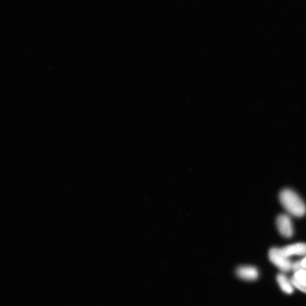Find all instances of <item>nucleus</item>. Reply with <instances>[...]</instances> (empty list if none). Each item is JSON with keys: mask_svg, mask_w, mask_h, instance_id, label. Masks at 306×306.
Segmentation results:
<instances>
[{"mask_svg": "<svg viewBox=\"0 0 306 306\" xmlns=\"http://www.w3.org/2000/svg\"><path fill=\"white\" fill-rule=\"evenodd\" d=\"M280 200L284 208L294 216H303L306 208L303 201L293 190L285 189L280 194Z\"/></svg>", "mask_w": 306, "mask_h": 306, "instance_id": "obj_1", "label": "nucleus"}, {"mask_svg": "<svg viewBox=\"0 0 306 306\" xmlns=\"http://www.w3.org/2000/svg\"><path fill=\"white\" fill-rule=\"evenodd\" d=\"M269 258L271 262L284 272H288L292 270V263L289 258L285 257L278 248H271L269 253Z\"/></svg>", "mask_w": 306, "mask_h": 306, "instance_id": "obj_2", "label": "nucleus"}, {"mask_svg": "<svg viewBox=\"0 0 306 306\" xmlns=\"http://www.w3.org/2000/svg\"><path fill=\"white\" fill-rule=\"evenodd\" d=\"M276 224L279 232L286 238H290L293 234V228L290 218L287 214L279 215Z\"/></svg>", "mask_w": 306, "mask_h": 306, "instance_id": "obj_3", "label": "nucleus"}, {"mask_svg": "<svg viewBox=\"0 0 306 306\" xmlns=\"http://www.w3.org/2000/svg\"><path fill=\"white\" fill-rule=\"evenodd\" d=\"M283 255L288 258L293 255L306 256V244L295 243L281 248Z\"/></svg>", "mask_w": 306, "mask_h": 306, "instance_id": "obj_4", "label": "nucleus"}, {"mask_svg": "<svg viewBox=\"0 0 306 306\" xmlns=\"http://www.w3.org/2000/svg\"><path fill=\"white\" fill-rule=\"evenodd\" d=\"M236 273L239 277L247 280H255L258 279L259 275L258 269L251 266L239 267L236 270Z\"/></svg>", "mask_w": 306, "mask_h": 306, "instance_id": "obj_5", "label": "nucleus"}, {"mask_svg": "<svg viewBox=\"0 0 306 306\" xmlns=\"http://www.w3.org/2000/svg\"><path fill=\"white\" fill-rule=\"evenodd\" d=\"M290 281L294 287L306 293V270L295 273Z\"/></svg>", "mask_w": 306, "mask_h": 306, "instance_id": "obj_6", "label": "nucleus"}, {"mask_svg": "<svg viewBox=\"0 0 306 306\" xmlns=\"http://www.w3.org/2000/svg\"><path fill=\"white\" fill-rule=\"evenodd\" d=\"M277 281L281 288L285 293L290 294L293 293V286L287 276L283 274H279L277 277Z\"/></svg>", "mask_w": 306, "mask_h": 306, "instance_id": "obj_7", "label": "nucleus"}, {"mask_svg": "<svg viewBox=\"0 0 306 306\" xmlns=\"http://www.w3.org/2000/svg\"><path fill=\"white\" fill-rule=\"evenodd\" d=\"M292 270L293 271L294 273L299 272L300 270H304L302 267V265H301L300 260L297 261V262H295L292 264Z\"/></svg>", "mask_w": 306, "mask_h": 306, "instance_id": "obj_8", "label": "nucleus"}, {"mask_svg": "<svg viewBox=\"0 0 306 306\" xmlns=\"http://www.w3.org/2000/svg\"><path fill=\"white\" fill-rule=\"evenodd\" d=\"M300 263L303 269L306 270V256L303 259L300 260Z\"/></svg>", "mask_w": 306, "mask_h": 306, "instance_id": "obj_9", "label": "nucleus"}]
</instances>
